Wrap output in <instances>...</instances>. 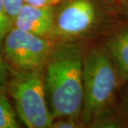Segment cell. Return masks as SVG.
Returning <instances> with one entry per match:
<instances>
[{
	"label": "cell",
	"mask_w": 128,
	"mask_h": 128,
	"mask_svg": "<svg viewBox=\"0 0 128 128\" xmlns=\"http://www.w3.org/2000/svg\"><path fill=\"white\" fill-rule=\"evenodd\" d=\"M110 18V7L102 0H63L55 8L51 38L76 42L95 34Z\"/></svg>",
	"instance_id": "4"
},
{
	"label": "cell",
	"mask_w": 128,
	"mask_h": 128,
	"mask_svg": "<svg viewBox=\"0 0 128 128\" xmlns=\"http://www.w3.org/2000/svg\"><path fill=\"white\" fill-rule=\"evenodd\" d=\"M89 127L99 128H119L128 127V124L116 110L106 112L97 116L90 124Z\"/></svg>",
	"instance_id": "9"
},
{
	"label": "cell",
	"mask_w": 128,
	"mask_h": 128,
	"mask_svg": "<svg viewBox=\"0 0 128 128\" xmlns=\"http://www.w3.org/2000/svg\"><path fill=\"white\" fill-rule=\"evenodd\" d=\"M104 48L116 66L122 82H128V24L112 28L104 42Z\"/></svg>",
	"instance_id": "7"
},
{
	"label": "cell",
	"mask_w": 128,
	"mask_h": 128,
	"mask_svg": "<svg viewBox=\"0 0 128 128\" xmlns=\"http://www.w3.org/2000/svg\"><path fill=\"white\" fill-rule=\"evenodd\" d=\"M18 127L20 125L17 120V113L7 96L6 86H0V128Z\"/></svg>",
	"instance_id": "8"
},
{
	"label": "cell",
	"mask_w": 128,
	"mask_h": 128,
	"mask_svg": "<svg viewBox=\"0 0 128 128\" xmlns=\"http://www.w3.org/2000/svg\"><path fill=\"white\" fill-rule=\"evenodd\" d=\"M82 122H78V118L72 116H65V117H59V118L53 119L52 122L51 127L53 128H75L80 127Z\"/></svg>",
	"instance_id": "13"
},
{
	"label": "cell",
	"mask_w": 128,
	"mask_h": 128,
	"mask_svg": "<svg viewBox=\"0 0 128 128\" xmlns=\"http://www.w3.org/2000/svg\"><path fill=\"white\" fill-rule=\"evenodd\" d=\"M12 28V22L5 12L4 8L0 0V48L2 47V42L4 37Z\"/></svg>",
	"instance_id": "12"
},
{
	"label": "cell",
	"mask_w": 128,
	"mask_h": 128,
	"mask_svg": "<svg viewBox=\"0 0 128 128\" xmlns=\"http://www.w3.org/2000/svg\"><path fill=\"white\" fill-rule=\"evenodd\" d=\"M120 2H122V4H123V6H128V0H120Z\"/></svg>",
	"instance_id": "16"
},
{
	"label": "cell",
	"mask_w": 128,
	"mask_h": 128,
	"mask_svg": "<svg viewBox=\"0 0 128 128\" xmlns=\"http://www.w3.org/2000/svg\"><path fill=\"white\" fill-rule=\"evenodd\" d=\"M56 7H36L24 4L12 26L40 37L52 36Z\"/></svg>",
	"instance_id": "6"
},
{
	"label": "cell",
	"mask_w": 128,
	"mask_h": 128,
	"mask_svg": "<svg viewBox=\"0 0 128 128\" xmlns=\"http://www.w3.org/2000/svg\"><path fill=\"white\" fill-rule=\"evenodd\" d=\"M116 106L117 111L128 124V82H124L123 86L120 89Z\"/></svg>",
	"instance_id": "10"
},
{
	"label": "cell",
	"mask_w": 128,
	"mask_h": 128,
	"mask_svg": "<svg viewBox=\"0 0 128 128\" xmlns=\"http://www.w3.org/2000/svg\"><path fill=\"white\" fill-rule=\"evenodd\" d=\"M82 78L80 117L82 124L89 126L97 116L117 109L120 86L123 82L103 45L85 52Z\"/></svg>",
	"instance_id": "2"
},
{
	"label": "cell",
	"mask_w": 128,
	"mask_h": 128,
	"mask_svg": "<svg viewBox=\"0 0 128 128\" xmlns=\"http://www.w3.org/2000/svg\"><path fill=\"white\" fill-rule=\"evenodd\" d=\"M9 78V66L0 55V86H6Z\"/></svg>",
	"instance_id": "14"
},
{
	"label": "cell",
	"mask_w": 128,
	"mask_h": 128,
	"mask_svg": "<svg viewBox=\"0 0 128 128\" xmlns=\"http://www.w3.org/2000/svg\"><path fill=\"white\" fill-rule=\"evenodd\" d=\"M63 0H24L27 4L36 7H57Z\"/></svg>",
	"instance_id": "15"
},
{
	"label": "cell",
	"mask_w": 128,
	"mask_h": 128,
	"mask_svg": "<svg viewBox=\"0 0 128 128\" xmlns=\"http://www.w3.org/2000/svg\"><path fill=\"white\" fill-rule=\"evenodd\" d=\"M7 91L18 116L29 128H49L53 121L46 93L44 68L18 70L9 66Z\"/></svg>",
	"instance_id": "3"
},
{
	"label": "cell",
	"mask_w": 128,
	"mask_h": 128,
	"mask_svg": "<svg viewBox=\"0 0 128 128\" xmlns=\"http://www.w3.org/2000/svg\"><path fill=\"white\" fill-rule=\"evenodd\" d=\"M85 50L78 42L54 45L44 66L45 88L52 118L81 116Z\"/></svg>",
	"instance_id": "1"
},
{
	"label": "cell",
	"mask_w": 128,
	"mask_h": 128,
	"mask_svg": "<svg viewBox=\"0 0 128 128\" xmlns=\"http://www.w3.org/2000/svg\"><path fill=\"white\" fill-rule=\"evenodd\" d=\"M53 43L50 38L40 37L12 26L2 42L4 58L11 68L32 70L44 68Z\"/></svg>",
	"instance_id": "5"
},
{
	"label": "cell",
	"mask_w": 128,
	"mask_h": 128,
	"mask_svg": "<svg viewBox=\"0 0 128 128\" xmlns=\"http://www.w3.org/2000/svg\"><path fill=\"white\" fill-rule=\"evenodd\" d=\"M1 2L5 12L12 22H14V18L25 4L24 0H1Z\"/></svg>",
	"instance_id": "11"
},
{
	"label": "cell",
	"mask_w": 128,
	"mask_h": 128,
	"mask_svg": "<svg viewBox=\"0 0 128 128\" xmlns=\"http://www.w3.org/2000/svg\"><path fill=\"white\" fill-rule=\"evenodd\" d=\"M124 8H125V12H126L128 15V6H125Z\"/></svg>",
	"instance_id": "17"
}]
</instances>
